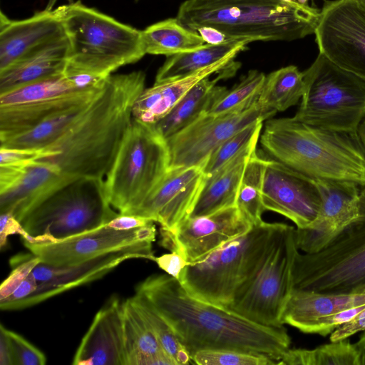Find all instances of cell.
I'll use <instances>...</instances> for the list:
<instances>
[{
  "mask_svg": "<svg viewBox=\"0 0 365 365\" xmlns=\"http://www.w3.org/2000/svg\"><path fill=\"white\" fill-rule=\"evenodd\" d=\"M136 1H138V0H136Z\"/></svg>",
  "mask_w": 365,
  "mask_h": 365,
  "instance_id": "obj_57",
  "label": "cell"
},
{
  "mask_svg": "<svg viewBox=\"0 0 365 365\" xmlns=\"http://www.w3.org/2000/svg\"><path fill=\"white\" fill-rule=\"evenodd\" d=\"M68 51L69 41L66 36L32 51L0 71V94L63 74Z\"/></svg>",
  "mask_w": 365,
  "mask_h": 365,
  "instance_id": "obj_24",
  "label": "cell"
},
{
  "mask_svg": "<svg viewBox=\"0 0 365 365\" xmlns=\"http://www.w3.org/2000/svg\"><path fill=\"white\" fill-rule=\"evenodd\" d=\"M267 159L258 155L256 150L250 155L245 167L238 190L236 207L252 225L262 222L265 211L262 203V190Z\"/></svg>",
  "mask_w": 365,
  "mask_h": 365,
  "instance_id": "obj_35",
  "label": "cell"
},
{
  "mask_svg": "<svg viewBox=\"0 0 365 365\" xmlns=\"http://www.w3.org/2000/svg\"><path fill=\"white\" fill-rule=\"evenodd\" d=\"M266 76L252 70L231 90L227 91L205 113L218 115L231 112L253 103L258 99Z\"/></svg>",
  "mask_w": 365,
  "mask_h": 365,
  "instance_id": "obj_38",
  "label": "cell"
},
{
  "mask_svg": "<svg viewBox=\"0 0 365 365\" xmlns=\"http://www.w3.org/2000/svg\"><path fill=\"white\" fill-rule=\"evenodd\" d=\"M252 227L237 207L231 206L208 215L189 217L172 231H161L163 245L192 264Z\"/></svg>",
  "mask_w": 365,
  "mask_h": 365,
  "instance_id": "obj_16",
  "label": "cell"
},
{
  "mask_svg": "<svg viewBox=\"0 0 365 365\" xmlns=\"http://www.w3.org/2000/svg\"><path fill=\"white\" fill-rule=\"evenodd\" d=\"M277 112L262 107L257 100L225 113H202L181 130L165 139L169 167H202L211 153L236 133Z\"/></svg>",
  "mask_w": 365,
  "mask_h": 365,
  "instance_id": "obj_12",
  "label": "cell"
},
{
  "mask_svg": "<svg viewBox=\"0 0 365 365\" xmlns=\"http://www.w3.org/2000/svg\"><path fill=\"white\" fill-rule=\"evenodd\" d=\"M72 363L123 365V302L118 297H111L96 313Z\"/></svg>",
  "mask_w": 365,
  "mask_h": 365,
  "instance_id": "obj_22",
  "label": "cell"
},
{
  "mask_svg": "<svg viewBox=\"0 0 365 365\" xmlns=\"http://www.w3.org/2000/svg\"><path fill=\"white\" fill-rule=\"evenodd\" d=\"M297 1L302 4H307V0H297Z\"/></svg>",
  "mask_w": 365,
  "mask_h": 365,
  "instance_id": "obj_54",
  "label": "cell"
},
{
  "mask_svg": "<svg viewBox=\"0 0 365 365\" xmlns=\"http://www.w3.org/2000/svg\"><path fill=\"white\" fill-rule=\"evenodd\" d=\"M41 262L40 258L31 252L11 258L10 265L13 269L0 286V300L8 297Z\"/></svg>",
  "mask_w": 365,
  "mask_h": 365,
  "instance_id": "obj_41",
  "label": "cell"
},
{
  "mask_svg": "<svg viewBox=\"0 0 365 365\" xmlns=\"http://www.w3.org/2000/svg\"><path fill=\"white\" fill-rule=\"evenodd\" d=\"M56 9L69 41L65 75L83 73L107 78L146 54L142 31L81 1Z\"/></svg>",
  "mask_w": 365,
  "mask_h": 365,
  "instance_id": "obj_5",
  "label": "cell"
},
{
  "mask_svg": "<svg viewBox=\"0 0 365 365\" xmlns=\"http://www.w3.org/2000/svg\"><path fill=\"white\" fill-rule=\"evenodd\" d=\"M38 287V282L32 273L6 299L0 300V304H6L21 299L33 294Z\"/></svg>",
  "mask_w": 365,
  "mask_h": 365,
  "instance_id": "obj_49",
  "label": "cell"
},
{
  "mask_svg": "<svg viewBox=\"0 0 365 365\" xmlns=\"http://www.w3.org/2000/svg\"><path fill=\"white\" fill-rule=\"evenodd\" d=\"M320 11L297 1L186 0L177 19L196 31L213 27L231 38L293 41L314 34Z\"/></svg>",
  "mask_w": 365,
  "mask_h": 365,
  "instance_id": "obj_4",
  "label": "cell"
},
{
  "mask_svg": "<svg viewBox=\"0 0 365 365\" xmlns=\"http://www.w3.org/2000/svg\"><path fill=\"white\" fill-rule=\"evenodd\" d=\"M73 179L47 161L0 165V212L10 213L21 222L53 192Z\"/></svg>",
  "mask_w": 365,
  "mask_h": 365,
  "instance_id": "obj_19",
  "label": "cell"
},
{
  "mask_svg": "<svg viewBox=\"0 0 365 365\" xmlns=\"http://www.w3.org/2000/svg\"><path fill=\"white\" fill-rule=\"evenodd\" d=\"M130 299L146 320L165 352L177 362L178 365L190 364L192 361L190 353L153 304L144 296L138 293Z\"/></svg>",
  "mask_w": 365,
  "mask_h": 365,
  "instance_id": "obj_37",
  "label": "cell"
},
{
  "mask_svg": "<svg viewBox=\"0 0 365 365\" xmlns=\"http://www.w3.org/2000/svg\"><path fill=\"white\" fill-rule=\"evenodd\" d=\"M123 365H178L132 303L123 302Z\"/></svg>",
  "mask_w": 365,
  "mask_h": 365,
  "instance_id": "obj_26",
  "label": "cell"
},
{
  "mask_svg": "<svg viewBox=\"0 0 365 365\" xmlns=\"http://www.w3.org/2000/svg\"><path fill=\"white\" fill-rule=\"evenodd\" d=\"M153 245H144L107 253L77 264L53 266L37 264L32 274L37 280V289L23 299L0 304L2 310L30 307L59 294L101 279L126 260L145 259L154 261Z\"/></svg>",
  "mask_w": 365,
  "mask_h": 365,
  "instance_id": "obj_14",
  "label": "cell"
},
{
  "mask_svg": "<svg viewBox=\"0 0 365 365\" xmlns=\"http://www.w3.org/2000/svg\"><path fill=\"white\" fill-rule=\"evenodd\" d=\"M142 39L146 53L166 56L194 50L206 43L197 32L182 25L177 18L148 26L142 31Z\"/></svg>",
  "mask_w": 365,
  "mask_h": 365,
  "instance_id": "obj_32",
  "label": "cell"
},
{
  "mask_svg": "<svg viewBox=\"0 0 365 365\" xmlns=\"http://www.w3.org/2000/svg\"><path fill=\"white\" fill-rule=\"evenodd\" d=\"M192 361L198 365H271L276 361L258 354L235 349H207L192 355Z\"/></svg>",
  "mask_w": 365,
  "mask_h": 365,
  "instance_id": "obj_40",
  "label": "cell"
},
{
  "mask_svg": "<svg viewBox=\"0 0 365 365\" xmlns=\"http://www.w3.org/2000/svg\"><path fill=\"white\" fill-rule=\"evenodd\" d=\"M0 364L14 365L10 343L3 324L0 326Z\"/></svg>",
  "mask_w": 365,
  "mask_h": 365,
  "instance_id": "obj_51",
  "label": "cell"
},
{
  "mask_svg": "<svg viewBox=\"0 0 365 365\" xmlns=\"http://www.w3.org/2000/svg\"><path fill=\"white\" fill-rule=\"evenodd\" d=\"M13 235H19L22 240H26L30 236L21 222L13 215L8 212L1 213L0 247L1 250L7 245L9 236Z\"/></svg>",
  "mask_w": 365,
  "mask_h": 365,
  "instance_id": "obj_45",
  "label": "cell"
},
{
  "mask_svg": "<svg viewBox=\"0 0 365 365\" xmlns=\"http://www.w3.org/2000/svg\"><path fill=\"white\" fill-rule=\"evenodd\" d=\"M262 122L258 120L248 125L217 148L202 167L206 178L212 175L253 142L259 140Z\"/></svg>",
  "mask_w": 365,
  "mask_h": 365,
  "instance_id": "obj_39",
  "label": "cell"
},
{
  "mask_svg": "<svg viewBox=\"0 0 365 365\" xmlns=\"http://www.w3.org/2000/svg\"><path fill=\"white\" fill-rule=\"evenodd\" d=\"M364 308L365 304L322 317L312 324L305 333L319 334L322 336L330 335L336 328L351 320Z\"/></svg>",
  "mask_w": 365,
  "mask_h": 365,
  "instance_id": "obj_43",
  "label": "cell"
},
{
  "mask_svg": "<svg viewBox=\"0 0 365 365\" xmlns=\"http://www.w3.org/2000/svg\"><path fill=\"white\" fill-rule=\"evenodd\" d=\"M106 81L48 102L0 106V140L29 130L53 113L91 101L102 90Z\"/></svg>",
  "mask_w": 365,
  "mask_h": 365,
  "instance_id": "obj_29",
  "label": "cell"
},
{
  "mask_svg": "<svg viewBox=\"0 0 365 365\" xmlns=\"http://www.w3.org/2000/svg\"><path fill=\"white\" fill-rule=\"evenodd\" d=\"M119 214L108 202L103 180L73 179L49 195L21 221L29 243L56 242L106 224Z\"/></svg>",
  "mask_w": 365,
  "mask_h": 365,
  "instance_id": "obj_9",
  "label": "cell"
},
{
  "mask_svg": "<svg viewBox=\"0 0 365 365\" xmlns=\"http://www.w3.org/2000/svg\"><path fill=\"white\" fill-rule=\"evenodd\" d=\"M260 145L271 159L313 180L365 187V148L357 133L331 130L292 118L266 121Z\"/></svg>",
  "mask_w": 365,
  "mask_h": 365,
  "instance_id": "obj_3",
  "label": "cell"
},
{
  "mask_svg": "<svg viewBox=\"0 0 365 365\" xmlns=\"http://www.w3.org/2000/svg\"><path fill=\"white\" fill-rule=\"evenodd\" d=\"M365 304V294L325 293L292 289L282 324L305 333L316 320L342 310Z\"/></svg>",
  "mask_w": 365,
  "mask_h": 365,
  "instance_id": "obj_25",
  "label": "cell"
},
{
  "mask_svg": "<svg viewBox=\"0 0 365 365\" xmlns=\"http://www.w3.org/2000/svg\"><path fill=\"white\" fill-rule=\"evenodd\" d=\"M253 41L250 38H233L224 43L202 46L186 52L167 56L159 68L155 82L173 80L205 68L235 51H242Z\"/></svg>",
  "mask_w": 365,
  "mask_h": 365,
  "instance_id": "obj_30",
  "label": "cell"
},
{
  "mask_svg": "<svg viewBox=\"0 0 365 365\" xmlns=\"http://www.w3.org/2000/svg\"><path fill=\"white\" fill-rule=\"evenodd\" d=\"M135 293L144 296L192 355L207 349H235L267 356L276 361L289 349L285 327L252 322L224 307L200 300L168 274H153Z\"/></svg>",
  "mask_w": 365,
  "mask_h": 365,
  "instance_id": "obj_1",
  "label": "cell"
},
{
  "mask_svg": "<svg viewBox=\"0 0 365 365\" xmlns=\"http://www.w3.org/2000/svg\"><path fill=\"white\" fill-rule=\"evenodd\" d=\"M239 67L220 72L216 78L206 77L195 84L163 118L153 125L159 134L168 138L188 125L210 108L227 89L218 81L233 76Z\"/></svg>",
  "mask_w": 365,
  "mask_h": 365,
  "instance_id": "obj_27",
  "label": "cell"
},
{
  "mask_svg": "<svg viewBox=\"0 0 365 365\" xmlns=\"http://www.w3.org/2000/svg\"><path fill=\"white\" fill-rule=\"evenodd\" d=\"M279 365H364L361 354L348 339L331 341L312 349H289Z\"/></svg>",
  "mask_w": 365,
  "mask_h": 365,
  "instance_id": "obj_34",
  "label": "cell"
},
{
  "mask_svg": "<svg viewBox=\"0 0 365 365\" xmlns=\"http://www.w3.org/2000/svg\"><path fill=\"white\" fill-rule=\"evenodd\" d=\"M293 289L325 293H365V187L355 220L315 253L296 255Z\"/></svg>",
  "mask_w": 365,
  "mask_h": 365,
  "instance_id": "obj_8",
  "label": "cell"
},
{
  "mask_svg": "<svg viewBox=\"0 0 365 365\" xmlns=\"http://www.w3.org/2000/svg\"><path fill=\"white\" fill-rule=\"evenodd\" d=\"M287 1H295V0H287Z\"/></svg>",
  "mask_w": 365,
  "mask_h": 365,
  "instance_id": "obj_56",
  "label": "cell"
},
{
  "mask_svg": "<svg viewBox=\"0 0 365 365\" xmlns=\"http://www.w3.org/2000/svg\"><path fill=\"white\" fill-rule=\"evenodd\" d=\"M304 90L303 72L288 66L266 76L257 102L266 109L284 111L299 102Z\"/></svg>",
  "mask_w": 365,
  "mask_h": 365,
  "instance_id": "obj_33",
  "label": "cell"
},
{
  "mask_svg": "<svg viewBox=\"0 0 365 365\" xmlns=\"http://www.w3.org/2000/svg\"><path fill=\"white\" fill-rule=\"evenodd\" d=\"M282 223L261 222L203 259L187 264L178 281L192 297L226 308L263 263Z\"/></svg>",
  "mask_w": 365,
  "mask_h": 365,
  "instance_id": "obj_6",
  "label": "cell"
},
{
  "mask_svg": "<svg viewBox=\"0 0 365 365\" xmlns=\"http://www.w3.org/2000/svg\"><path fill=\"white\" fill-rule=\"evenodd\" d=\"M357 134L365 148V118L362 120V122L360 123L358 130H357Z\"/></svg>",
  "mask_w": 365,
  "mask_h": 365,
  "instance_id": "obj_53",
  "label": "cell"
},
{
  "mask_svg": "<svg viewBox=\"0 0 365 365\" xmlns=\"http://www.w3.org/2000/svg\"><path fill=\"white\" fill-rule=\"evenodd\" d=\"M153 222H155L144 217L119 213L116 217L107 222L106 225L114 230L123 231L145 227Z\"/></svg>",
  "mask_w": 365,
  "mask_h": 365,
  "instance_id": "obj_48",
  "label": "cell"
},
{
  "mask_svg": "<svg viewBox=\"0 0 365 365\" xmlns=\"http://www.w3.org/2000/svg\"><path fill=\"white\" fill-rule=\"evenodd\" d=\"M299 251L295 228L282 223L259 269L225 309L260 324L283 325L282 317L293 289L292 268Z\"/></svg>",
  "mask_w": 365,
  "mask_h": 365,
  "instance_id": "obj_11",
  "label": "cell"
},
{
  "mask_svg": "<svg viewBox=\"0 0 365 365\" xmlns=\"http://www.w3.org/2000/svg\"><path fill=\"white\" fill-rule=\"evenodd\" d=\"M354 344L361 354L365 365V331H363L359 339Z\"/></svg>",
  "mask_w": 365,
  "mask_h": 365,
  "instance_id": "obj_52",
  "label": "cell"
},
{
  "mask_svg": "<svg viewBox=\"0 0 365 365\" xmlns=\"http://www.w3.org/2000/svg\"><path fill=\"white\" fill-rule=\"evenodd\" d=\"M154 222L131 230H116L104 224L95 229L56 242L29 243L25 247L41 262L53 266L77 264L107 253L144 245L155 240Z\"/></svg>",
  "mask_w": 365,
  "mask_h": 365,
  "instance_id": "obj_15",
  "label": "cell"
},
{
  "mask_svg": "<svg viewBox=\"0 0 365 365\" xmlns=\"http://www.w3.org/2000/svg\"><path fill=\"white\" fill-rule=\"evenodd\" d=\"M361 3H362L364 5H365V0H358Z\"/></svg>",
  "mask_w": 365,
  "mask_h": 365,
  "instance_id": "obj_55",
  "label": "cell"
},
{
  "mask_svg": "<svg viewBox=\"0 0 365 365\" xmlns=\"http://www.w3.org/2000/svg\"><path fill=\"white\" fill-rule=\"evenodd\" d=\"M169 167L165 139L153 125L133 118L103 179L106 199L123 215H132L163 179Z\"/></svg>",
  "mask_w": 365,
  "mask_h": 365,
  "instance_id": "obj_7",
  "label": "cell"
},
{
  "mask_svg": "<svg viewBox=\"0 0 365 365\" xmlns=\"http://www.w3.org/2000/svg\"><path fill=\"white\" fill-rule=\"evenodd\" d=\"M13 356L14 365H44L45 354L21 335L5 327Z\"/></svg>",
  "mask_w": 365,
  "mask_h": 365,
  "instance_id": "obj_42",
  "label": "cell"
},
{
  "mask_svg": "<svg viewBox=\"0 0 365 365\" xmlns=\"http://www.w3.org/2000/svg\"><path fill=\"white\" fill-rule=\"evenodd\" d=\"M262 198L265 210L286 217L299 229L315 221L322 206L321 194L313 179L272 159L266 162Z\"/></svg>",
  "mask_w": 365,
  "mask_h": 365,
  "instance_id": "obj_17",
  "label": "cell"
},
{
  "mask_svg": "<svg viewBox=\"0 0 365 365\" xmlns=\"http://www.w3.org/2000/svg\"><path fill=\"white\" fill-rule=\"evenodd\" d=\"M46 149L0 148V165H24L48 158Z\"/></svg>",
  "mask_w": 365,
  "mask_h": 365,
  "instance_id": "obj_44",
  "label": "cell"
},
{
  "mask_svg": "<svg viewBox=\"0 0 365 365\" xmlns=\"http://www.w3.org/2000/svg\"><path fill=\"white\" fill-rule=\"evenodd\" d=\"M314 34L319 53L365 79V5L358 0L326 1Z\"/></svg>",
  "mask_w": 365,
  "mask_h": 365,
  "instance_id": "obj_13",
  "label": "cell"
},
{
  "mask_svg": "<svg viewBox=\"0 0 365 365\" xmlns=\"http://www.w3.org/2000/svg\"><path fill=\"white\" fill-rule=\"evenodd\" d=\"M205 180L202 167L169 168L132 215L159 223L161 231H172L192 214Z\"/></svg>",
  "mask_w": 365,
  "mask_h": 365,
  "instance_id": "obj_20",
  "label": "cell"
},
{
  "mask_svg": "<svg viewBox=\"0 0 365 365\" xmlns=\"http://www.w3.org/2000/svg\"><path fill=\"white\" fill-rule=\"evenodd\" d=\"M154 262L166 274L177 279L182 269L189 264L180 254L175 251L155 257Z\"/></svg>",
  "mask_w": 365,
  "mask_h": 365,
  "instance_id": "obj_46",
  "label": "cell"
},
{
  "mask_svg": "<svg viewBox=\"0 0 365 365\" xmlns=\"http://www.w3.org/2000/svg\"><path fill=\"white\" fill-rule=\"evenodd\" d=\"M365 294V293H364Z\"/></svg>",
  "mask_w": 365,
  "mask_h": 365,
  "instance_id": "obj_58",
  "label": "cell"
},
{
  "mask_svg": "<svg viewBox=\"0 0 365 365\" xmlns=\"http://www.w3.org/2000/svg\"><path fill=\"white\" fill-rule=\"evenodd\" d=\"M92 100L53 113L29 130L0 140V148L26 149L48 148L66 132Z\"/></svg>",
  "mask_w": 365,
  "mask_h": 365,
  "instance_id": "obj_31",
  "label": "cell"
},
{
  "mask_svg": "<svg viewBox=\"0 0 365 365\" xmlns=\"http://www.w3.org/2000/svg\"><path fill=\"white\" fill-rule=\"evenodd\" d=\"M240 51L230 53L214 64L189 76L161 82L145 88L134 103L132 115L142 123L155 125L163 118L200 81L213 73L239 67L234 58Z\"/></svg>",
  "mask_w": 365,
  "mask_h": 365,
  "instance_id": "obj_23",
  "label": "cell"
},
{
  "mask_svg": "<svg viewBox=\"0 0 365 365\" xmlns=\"http://www.w3.org/2000/svg\"><path fill=\"white\" fill-rule=\"evenodd\" d=\"M50 0L46 8L22 20L0 16V71L32 51L63 36L62 21Z\"/></svg>",
  "mask_w": 365,
  "mask_h": 365,
  "instance_id": "obj_21",
  "label": "cell"
},
{
  "mask_svg": "<svg viewBox=\"0 0 365 365\" xmlns=\"http://www.w3.org/2000/svg\"><path fill=\"white\" fill-rule=\"evenodd\" d=\"M196 32H197L203 38L206 43L218 45L224 43L231 39L220 31L207 26L199 27Z\"/></svg>",
  "mask_w": 365,
  "mask_h": 365,
  "instance_id": "obj_50",
  "label": "cell"
},
{
  "mask_svg": "<svg viewBox=\"0 0 365 365\" xmlns=\"http://www.w3.org/2000/svg\"><path fill=\"white\" fill-rule=\"evenodd\" d=\"M143 71L109 76L98 94L53 144L45 160L71 178L103 180L132 119L135 101L145 89Z\"/></svg>",
  "mask_w": 365,
  "mask_h": 365,
  "instance_id": "obj_2",
  "label": "cell"
},
{
  "mask_svg": "<svg viewBox=\"0 0 365 365\" xmlns=\"http://www.w3.org/2000/svg\"><path fill=\"white\" fill-rule=\"evenodd\" d=\"M81 90L84 89L77 88L73 80L63 73L1 93L0 106L48 102Z\"/></svg>",
  "mask_w": 365,
  "mask_h": 365,
  "instance_id": "obj_36",
  "label": "cell"
},
{
  "mask_svg": "<svg viewBox=\"0 0 365 365\" xmlns=\"http://www.w3.org/2000/svg\"><path fill=\"white\" fill-rule=\"evenodd\" d=\"M303 73L304 93L293 118L324 129L357 133L365 118V79L321 53Z\"/></svg>",
  "mask_w": 365,
  "mask_h": 365,
  "instance_id": "obj_10",
  "label": "cell"
},
{
  "mask_svg": "<svg viewBox=\"0 0 365 365\" xmlns=\"http://www.w3.org/2000/svg\"><path fill=\"white\" fill-rule=\"evenodd\" d=\"M365 331V308L349 322L336 328L331 334V341L348 339L354 334Z\"/></svg>",
  "mask_w": 365,
  "mask_h": 365,
  "instance_id": "obj_47",
  "label": "cell"
},
{
  "mask_svg": "<svg viewBox=\"0 0 365 365\" xmlns=\"http://www.w3.org/2000/svg\"><path fill=\"white\" fill-rule=\"evenodd\" d=\"M257 142H253L212 175L206 178L190 217L205 215L236 206L242 175L250 155L256 150Z\"/></svg>",
  "mask_w": 365,
  "mask_h": 365,
  "instance_id": "obj_28",
  "label": "cell"
},
{
  "mask_svg": "<svg viewBox=\"0 0 365 365\" xmlns=\"http://www.w3.org/2000/svg\"><path fill=\"white\" fill-rule=\"evenodd\" d=\"M314 180L322 197L319 215L308 227L295 229L297 246L304 253L321 250L356 218L362 187L348 180Z\"/></svg>",
  "mask_w": 365,
  "mask_h": 365,
  "instance_id": "obj_18",
  "label": "cell"
}]
</instances>
